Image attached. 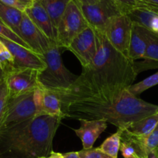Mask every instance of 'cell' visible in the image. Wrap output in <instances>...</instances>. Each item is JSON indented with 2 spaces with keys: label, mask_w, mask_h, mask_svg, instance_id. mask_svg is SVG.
<instances>
[{
  "label": "cell",
  "mask_w": 158,
  "mask_h": 158,
  "mask_svg": "<svg viewBox=\"0 0 158 158\" xmlns=\"http://www.w3.org/2000/svg\"><path fill=\"white\" fill-rule=\"evenodd\" d=\"M97 52L91 64L69 88L60 90L67 94H91L116 97L133 85L136 73L134 62L116 50L105 34L94 30Z\"/></svg>",
  "instance_id": "1"
},
{
  "label": "cell",
  "mask_w": 158,
  "mask_h": 158,
  "mask_svg": "<svg viewBox=\"0 0 158 158\" xmlns=\"http://www.w3.org/2000/svg\"><path fill=\"white\" fill-rule=\"evenodd\" d=\"M57 94L64 118L105 120L123 131L132 123L158 112V106L137 98L128 89L119 97L110 99Z\"/></svg>",
  "instance_id": "2"
},
{
  "label": "cell",
  "mask_w": 158,
  "mask_h": 158,
  "mask_svg": "<svg viewBox=\"0 0 158 158\" xmlns=\"http://www.w3.org/2000/svg\"><path fill=\"white\" fill-rule=\"evenodd\" d=\"M61 117L42 115L0 130V158L47 157Z\"/></svg>",
  "instance_id": "3"
},
{
  "label": "cell",
  "mask_w": 158,
  "mask_h": 158,
  "mask_svg": "<svg viewBox=\"0 0 158 158\" xmlns=\"http://www.w3.org/2000/svg\"><path fill=\"white\" fill-rule=\"evenodd\" d=\"M64 50L54 43L43 54L46 68L39 73L40 87L53 91H60L69 88L78 76L70 72L64 65L61 51Z\"/></svg>",
  "instance_id": "4"
},
{
  "label": "cell",
  "mask_w": 158,
  "mask_h": 158,
  "mask_svg": "<svg viewBox=\"0 0 158 158\" xmlns=\"http://www.w3.org/2000/svg\"><path fill=\"white\" fill-rule=\"evenodd\" d=\"M40 87L33 92L18 96L13 98H9L6 115L1 129L6 127L31 120L39 116H42L40 114Z\"/></svg>",
  "instance_id": "5"
},
{
  "label": "cell",
  "mask_w": 158,
  "mask_h": 158,
  "mask_svg": "<svg viewBox=\"0 0 158 158\" xmlns=\"http://www.w3.org/2000/svg\"><path fill=\"white\" fill-rule=\"evenodd\" d=\"M89 26L77 0H71L64 12L57 28V46L67 49L74 37Z\"/></svg>",
  "instance_id": "6"
},
{
  "label": "cell",
  "mask_w": 158,
  "mask_h": 158,
  "mask_svg": "<svg viewBox=\"0 0 158 158\" xmlns=\"http://www.w3.org/2000/svg\"><path fill=\"white\" fill-rule=\"evenodd\" d=\"M80 5L89 26L102 32L112 19L125 14L114 0H99L94 4Z\"/></svg>",
  "instance_id": "7"
},
{
  "label": "cell",
  "mask_w": 158,
  "mask_h": 158,
  "mask_svg": "<svg viewBox=\"0 0 158 158\" xmlns=\"http://www.w3.org/2000/svg\"><path fill=\"white\" fill-rule=\"evenodd\" d=\"M133 23L127 14L112 19L103 31L110 44L127 56Z\"/></svg>",
  "instance_id": "8"
},
{
  "label": "cell",
  "mask_w": 158,
  "mask_h": 158,
  "mask_svg": "<svg viewBox=\"0 0 158 158\" xmlns=\"http://www.w3.org/2000/svg\"><path fill=\"white\" fill-rule=\"evenodd\" d=\"M40 71L32 69H15L5 76L9 98L33 92L40 87Z\"/></svg>",
  "instance_id": "9"
},
{
  "label": "cell",
  "mask_w": 158,
  "mask_h": 158,
  "mask_svg": "<svg viewBox=\"0 0 158 158\" xmlns=\"http://www.w3.org/2000/svg\"><path fill=\"white\" fill-rule=\"evenodd\" d=\"M68 50L77 57L82 67L89 66L97 52V41L94 29L88 26L77 34L71 41Z\"/></svg>",
  "instance_id": "10"
},
{
  "label": "cell",
  "mask_w": 158,
  "mask_h": 158,
  "mask_svg": "<svg viewBox=\"0 0 158 158\" xmlns=\"http://www.w3.org/2000/svg\"><path fill=\"white\" fill-rule=\"evenodd\" d=\"M20 36L31 50L42 56L54 43L33 23L25 12L20 23Z\"/></svg>",
  "instance_id": "11"
},
{
  "label": "cell",
  "mask_w": 158,
  "mask_h": 158,
  "mask_svg": "<svg viewBox=\"0 0 158 158\" xmlns=\"http://www.w3.org/2000/svg\"><path fill=\"white\" fill-rule=\"evenodd\" d=\"M0 40L13 56L16 69H32L40 72L46 68V63L42 56L6 39L0 37Z\"/></svg>",
  "instance_id": "12"
},
{
  "label": "cell",
  "mask_w": 158,
  "mask_h": 158,
  "mask_svg": "<svg viewBox=\"0 0 158 158\" xmlns=\"http://www.w3.org/2000/svg\"><path fill=\"white\" fill-rule=\"evenodd\" d=\"M24 12L51 42L56 43L57 30L40 0H33L26 8Z\"/></svg>",
  "instance_id": "13"
},
{
  "label": "cell",
  "mask_w": 158,
  "mask_h": 158,
  "mask_svg": "<svg viewBox=\"0 0 158 158\" xmlns=\"http://www.w3.org/2000/svg\"><path fill=\"white\" fill-rule=\"evenodd\" d=\"M81 127L73 131L81 139L83 149H91L99 136L106 130L108 122L105 120H78Z\"/></svg>",
  "instance_id": "14"
},
{
  "label": "cell",
  "mask_w": 158,
  "mask_h": 158,
  "mask_svg": "<svg viewBox=\"0 0 158 158\" xmlns=\"http://www.w3.org/2000/svg\"><path fill=\"white\" fill-rule=\"evenodd\" d=\"M149 32L148 29L133 23L127 55L132 61L135 62L143 58L148 44Z\"/></svg>",
  "instance_id": "15"
},
{
  "label": "cell",
  "mask_w": 158,
  "mask_h": 158,
  "mask_svg": "<svg viewBox=\"0 0 158 158\" xmlns=\"http://www.w3.org/2000/svg\"><path fill=\"white\" fill-rule=\"evenodd\" d=\"M143 61L134 62L136 73L150 69H158V34L149 32L148 44Z\"/></svg>",
  "instance_id": "16"
},
{
  "label": "cell",
  "mask_w": 158,
  "mask_h": 158,
  "mask_svg": "<svg viewBox=\"0 0 158 158\" xmlns=\"http://www.w3.org/2000/svg\"><path fill=\"white\" fill-rule=\"evenodd\" d=\"M132 23L137 24L150 32L158 34V12L149 9H135L127 13Z\"/></svg>",
  "instance_id": "17"
},
{
  "label": "cell",
  "mask_w": 158,
  "mask_h": 158,
  "mask_svg": "<svg viewBox=\"0 0 158 158\" xmlns=\"http://www.w3.org/2000/svg\"><path fill=\"white\" fill-rule=\"evenodd\" d=\"M41 89V115H47L50 117H61L64 119L61 111V102L58 94L53 90Z\"/></svg>",
  "instance_id": "18"
},
{
  "label": "cell",
  "mask_w": 158,
  "mask_h": 158,
  "mask_svg": "<svg viewBox=\"0 0 158 158\" xmlns=\"http://www.w3.org/2000/svg\"><path fill=\"white\" fill-rule=\"evenodd\" d=\"M24 12L0 2V19L20 36V26ZM21 38V37H20Z\"/></svg>",
  "instance_id": "19"
},
{
  "label": "cell",
  "mask_w": 158,
  "mask_h": 158,
  "mask_svg": "<svg viewBox=\"0 0 158 158\" xmlns=\"http://www.w3.org/2000/svg\"><path fill=\"white\" fill-rule=\"evenodd\" d=\"M158 125V112L146 118L130 124L125 131L129 134L139 137H143L150 134Z\"/></svg>",
  "instance_id": "20"
},
{
  "label": "cell",
  "mask_w": 158,
  "mask_h": 158,
  "mask_svg": "<svg viewBox=\"0 0 158 158\" xmlns=\"http://www.w3.org/2000/svg\"><path fill=\"white\" fill-rule=\"evenodd\" d=\"M71 0H40L57 30L59 21Z\"/></svg>",
  "instance_id": "21"
},
{
  "label": "cell",
  "mask_w": 158,
  "mask_h": 158,
  "mask_svg": "<svg viewBox=\"0 0 158 158\" xmlns=\"http://www.w3.org/2000/svg\"><path fill=\"white\" fill-rule=\"evenodd\" d=\"M123 130L118 129L115 134L105 139V141L101 144L99 149L112 158H117L118 153L120 150L121 137Z\"/></svg>",
  "instance_id": "22"
},
{
  "label": "cell",
  "mask_w": 158,
  "mask_h": 158,
  "mask_svg": "<svg viewBox=\"0 0 158 158\" xmlns=\"http://www.w3.org/2000/svg\"><path fill=\"white\" fill-rule=\"evenodd\" d=\"M0 68L5 76L15 69L13 56L6 45L0 40Z\"/></svg>",
  "instance_id": "23"
},
{
  "label": "cell",
  "mask_w": 158,
  "mask_h": 158,
  "mask_svg": "<svg viewBox=\"0 0 158 158\" xmlns=\"http://www.w3.org/2000/svg\"><path fill=\"white\" fill-rule=\"evenodd\" d=\"M158 84V72L156 73L153 74V75L150 76L147 78L144 79L142 81L139 82V83H136V84H133L131 86L128 88V90L133 94L134 96H137L139 94H142L147 89H150V88L153 87V86H156Z\"/></svg>",
  "instance_id": "24"
},
{
  "label": "cell",
  "mask_w": 158,
  "mask_h": 158,
  "mask_svg": "<svg viewBox=\"0 0 158 158\" xmlns=\"http://www.w3.org/2000/svg\"><path fill=\"white\" fill-rule=\"evenodd\" d=\"M136 137L139 140V141L140 142L141 144L143 146V148H145L147 152L155 151L158 148V125L150 134H148L146 137Z\"/></svg>",
  "instance_id": "25"
},
{
  "label": "cell",
  "mask_w": 158,
  "mask_h": 158,
  "mask_svg": "<svg viewBox=\"0 0 158 158\" xmlns=\"http://www.w3.org/2000/svg\"><path fill=\"white\" fill-rule=\"evenodd\" d=\"M0 37L6 39L8 40H10V41L14 42V43H17V44L20 45V46L29 49L27 44L15 32H14L9 26H6L1 19H0Z\"/></svg>",
  "instance_id": "26"
},
{
  "label": "cell",
  "mask_w": 158,
  "mask_h": 158,
  "mask_svg": "<svg viewBox=\"0 0 158 158\" xmlns=\"http://www.w3.org/2000/svg\"><path fill=\"white\" fill-rule=\"evenodd\" d=\"M114 1L123 9L125 14L133 9H139V8L152 9V8L144 0H114Z\"/></svg>",
  "instance_id": "27"
},
{
  "label": "cell",
  "mask_w": 158,
  "mask_h": 158,
  "mask_svg": "<svg viewBox=\"0 0 158 158\" xmlns=\"http://www.w3.org/2000/svg\"><path fill=\"white\" fill-rule=\"evenodd\" d=\"M9 98V91H8L6 80L4 79V80L0 84V129L2 126L3 120H4L5 115H6Z\"/></svg>",
  "instance_id": "28"
},
{
  "label": "cell",
  "mask_w": 158,
  "mask_h": 158,
  "mask_svg": "<svg viewBox=\"0 0 158 158\" xmlns=\"http://www.w3.org/2000/svg\"><path fill=\"white\" fill-rule=\"evenodd\" d=\"M81 158H110L109 156L104 154L99 148H91V149L81 150L78 151Z\"/></svg>",
  "instance_id": "29"
},
{
  "label": "cell",
  "mask_w": 158,
  "mask_h": 158,
  "mask_svg": "<svg viewBox=\"0 0 158 158\" xmlns=\"http://www.w3.org/2000/svg\"><path fill=\"white\" fill-rule=\"evenodd\" d=\"M0 2L6 5V6L20 9V10L23 11V12H24L25 9H26V8L28 6L27 4L23 2L21 0H0Z\"/></svg>",
  "instance_id": "30"
},
{
  "label": "cell",
  "mask_w": 158,
  "mask_h": 158,
  "mask_svg": "<svg viewBox=\"0 0 158 158\" xmlns=\"http://www.w3.org/2000/svg\"><path fill=\"white\" fill-rule=\"evenodd\" d=\"M144 1L152 8V9L158 12V0H144Z\"/></svg>",
  "instance_id": "31"
},
{
  "label": "cell",
  "mask_w": 158,
  "mask_h": 158,
  "mask_svg": "<svg viewBox=\"0 0 158 158\" xmlns=\"http://www.w3.org/2000/svg\"><path fill=\"white\" fill-rule=\"evenodd\" d=\"M64 158H81L78 152H68L62 154Z\"/></svg>",
  "instance_id": "32"
},
{
  "label": "cell",
  "mask_w": 158,
  "mask_h": 158,
  "mask_svg": "<svg viewBox=\"0 0 158 158\" xmlns=\"http://www.w3.org/2000/svg\"><path fill=\"white\" fill-rule=\"evenodd\" d=\"M147 158H158V153L156 151H151L147 152Z\"/></svg>",
  "instance_id": "33"
},
{
  "label": "cell",
  "mask_w": 158,
  "mask_h": 158,
  "mask_svg": "<svg viewBox=\"0 0 158 158\" xmlns=\"http://www.w3.org/2000/svg\"><path fill=\"white\" fill-rule=\"evenodd\" d=\"M80 3L85 5H90V4H94V3L97 2L99 0H77Z\"/></svg>",
  "instance_id": "34"
},
{
  "label": "cell",
  "mask_w": 158,
  "mask_h": 158,
  "mask_svg": "<svg viewBox=\"0 0 158 158\" xmlns=\"http://www.w3.org/2000/svg\"><path fill=\"white\" fill-rule=\"evenodd\" d=\"M46 158H64V157H63V155H62V154H60V153H56L53 151V152L51 153V154H50V155Z\"/></svg>",
  "instance_id": "35"
},
{
  "label": "cell",
  "mask_w": 158,
  "mask_h": 158,
  "mask_svg": "<svg viewBox=\"0 0 158 158\" xmlns=\"http://www.w3.org/2000/svg\"><path fill=\"white\" fill-rule=\"evenodd\" d=\"M5 79V74L4 73L2 72V70L1 69V68H0V84L2 83V82Z\"/></svg>",
  "instance_id": "36"
},
{
  "label": "cell",
  "mask_w": 158,
  "mask_h": 158,
  "mask_svg": "<svg viewBox=\"0 0 158 158\" xmlns=\"http://www.w3.org/2000/svg\"><path fill=\"white\" fill-rule=\"evenodd\" d=\"M21 1H23V2H25L26 3V4H27V5H29V3L33 1V0H21Z\"/></svg>",
  "instance_id": "37"
},
{
  "label": "cell",
  "mask_w": 158,
  "mask_h": 158,
  "mask_svg": "<svg viewBox=\"0 0 158 158\" xmlns=\"http://www.w3.org/2000/svg\"><path fill=\"white\" fill-rule=\"evenodd\" d=\"M128 158H138V157H136V156H133V157H128Z\"/></svg>",
  "instance_id": "38"
},
{
  "label": "cell",
  "mask_w": 158,
  "mask_h": 158,
  "mask_svg": "<svg viewBox=\"0 0 158 158\" xmlns=\"http://www.w3.org/2000/svg\"><path fill=\"white\" fill-rule=\"evenodd\" d=\"M155 151H156V152L158 153V148H157V149H156V150H155Z\"/></svg>",
  "instance_id": "39"
},
{
  "label": "cell",
  "mask_w": 158,
  "mask_h": 158,
  "mask_svg": "<svg viewBox=\"0 0 158 158\" xmlns=\"http://www.w3.org/2000/svg\"><path fill=\"white\" fill-rule=\"evenodd\" d=\"M39 158H46V157H39Z\"/></svg>",
  "instance_id": "40"
},
{
  "label": "cell",
  "mask_w": 158,
  "mask_h": 158,
  "mask_svg": "<svg viewBox=\"0 0 158 158\" xmlns=\"http://www.w3.org/2000/svg\"><path fill=\"white\" fill-rule=\"evenodd\" d=\"M110 158H112V157H110Z\"/></svg>",
  "instance_id": "41"
}]
</instances>
